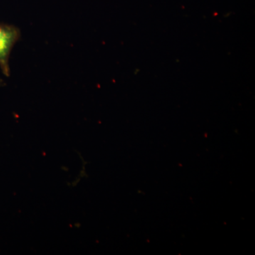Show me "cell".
Returning <instances> with one entry per match:
<instances>
[{
	"instance_id": "obj_1",
	"label": "cell",
	"mask_w": 255,
	"mask_h": 255,
	"mask_svg": "<svg viewBox=\"0 0 255 255\" xmlns=\"http://www.w3.org/2000/svg\"><path fill=\"white\" fill-rule=\"evenodd\" d=\"M21 37V31L14 25L0 23V70L9 77V57L11 50Z\"/></svg>"
}]
</instances>
